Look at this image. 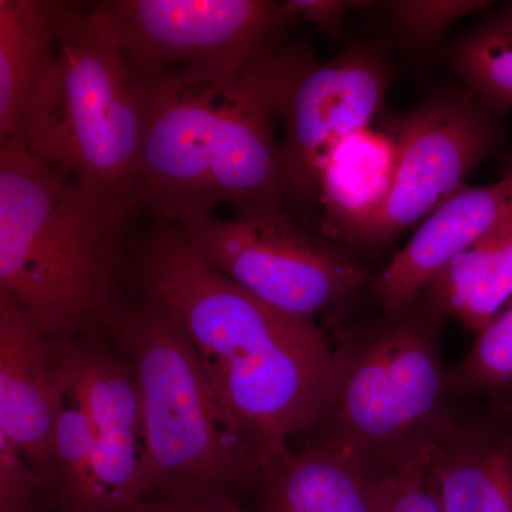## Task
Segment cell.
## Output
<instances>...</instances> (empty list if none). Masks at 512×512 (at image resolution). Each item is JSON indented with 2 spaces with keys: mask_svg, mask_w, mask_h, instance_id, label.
Instances as JSON below:
<instances>
[{
  "mask_svg": "<svg viewBox=\"0 0 512 512\" xmlns=\"http://www.w3.org/2000/svg\"><path fill=\"white\" fill-rule=\"evenodd\" d=\"M64 399L60 343L0 293V433L47 483L55 474L56 427Z\"/></svg>",
  "mask_w": 512,
  "mask_h": 512,
  "instance_id": "12",
  "label": "cell"
},
{
  "mask_svg": "<svg viewBox=\"0 0 512 512\" xmlns=\"http://www.w3.org/2000/svg\"><path fill=\"white\" fill-rule=\"evenodd\" d=\"M512 217V170L483 187L463 188L427 218L372 279L383 315L406 311L444 265L491 228Z\"/></svg>",
  "mask_w": 512,
  "mask_h": 512,
  "instance_id": "13",
  "label": "cell"
},
{
  "mask_svg": "<svg viewBox=\"0 0 512 512\" xmlns=\"http://www.w3.org/2000/svg\"><path fill=\"white\" fill-rule=\"evenodd\" d=\"M429 466L444 512H512L510 414L458 410L431 444Z\"/></svg>",
  "mask_w": 512,
  "mask_h": 512,
  "instance_id": "14",
  "label": "cell"
},
{
  "mask_svg": "<svg viewBox=\"0 0 512 512\" xmlns=\"http://www.w3.org/2000/svg\"><path fill=\"white\" fill-rule=\"evenodd\" d=\"M37 512H40V511H37Z\"/></svg>",
  "mask_w": 512,
  "mask_h": 512,
  "instance_id": "27",
  "label": "cell"
},
{
  "mask_svg": "<svg viewBox=\"0 0 512 512\" xmlns=\"http://www.w3.org/2000/svg\"><path fill=\"white\" fill-rule=\"evenodd\" d=\"M136 288L104 335L136 373L144 500L254 490L261 468L190 340L163 305Z\"/></svg>",
  "mask_w": 512,
  "mask_h": 512,
  "instance_id": "6",
  "label": "cell"
},
{
  "mask_svg": "<svg viewBox=\"0 0 512 512\" xmlns=\"http://www.w3.org/2000/svg\"><path fill=\"white\" fill-rule=\"evenodd\" d=\"M448 390L456 402L481 397L494 409H512V299L448 370Z\"/></svg>",
  "mask_w": 512,
  "mask_h": 512,
  "instance_id": "20",
  "label": "cell"
},
{
  "mask_svg": "<svg viewBox=\"0 0 512 512\" xmlns=\"http://www.w3.org/2000/svg\"><path fill=\"white\" fill-rule=\"evenodd\" d=\"M301 47L266 50L234 80L175 73L148 82L137 201L157 221L291 201L275 120Z\"/></svg>",
  "mask_w": 512,
  "mask_h": 512,
  "instance_id": "2",
  "label": "cell"
},
{
  "mask_svg": "<svg viewBox=\"0 0 512 512\" xmlns=\"http://www.w3.org/2000/svg\"><path fill=\"white\" fill-rule=\"evenodd\" d=\"M467 92L495 114L512 109V2L481 20L450 53Z\"/></svg>",
  "mask_w": 512,
  "mask_h": 512,
  "instance_id": "19",
  "label": "cell"
},
{
  "mask_svg": "<svg viewBox=\"0 0 512 512\" xmlns=\"http://www.w3.org/2000/svg\"><path fill=\"white\" fill-rule=\"evenodd\" d=\"M208 265L279 311L313 319L348 302L369 282L366 269L285 207L214 214L173 224Z\"/></svg>",
  "mask_w": 512,
  "mask_h": 512,
  "instance_id": "7",
  "label": "cell"
},
{
  "mask_svg": "<svg viewBox=\"0 0 512 512\" xmlns=\"http://www.w3.org/2000/svg\"><path fill=\"white\" fill-rule=\"evenodd\" d=\"M504 412H507L508 414H510V416H511V420H512V409H510V410H504Z\"/></svg>",
  "mask_w": 512,
  "mask_h": 512,
  "instance_id": "26",
  "label": "cell"
},
{
  "mask_svg": "<svg viewBox=\"0 0 512 512\" xmlns=\"http://www.w3.org/2000/svg\"><path fill=\"white\" fill-rule=\"evenodd\" d=\"M147 106L148 82L128 62L106 3L70 2L16 136L87 190L138 204Z\"/></svg>",
  "mask_w": 512,
  "mask_h": 512,
  "instance_id": "4",
  "label": "cell"
},
{
  "mask_svg": "<svg viewBox=\"0 0 512 512\" xmlns=\"http://www.w3.org/2000/svg\"><path fill=\"white\" fill-rule=\"evenodd\" d=\"M430 447L383 478L377 512H444L431 481Z\"/></svg>",
  "mask_w": 512,
  "mask_h": 512,
  "instance_id": "22",
  "label": "cell"
},
{
  "mask_svg": "<svg viewBox=\"0 0 512 512\" xmlns=\"http://www.w3.org/2000/svg\"><path fill=\"white\" fill-rule=\"evenodd\" d=\"M483 0H402L390 5V18L400 35L427 45L468 15L488 8Z\"/></svg>",
  "mask_w": 512,
  "mask_h": 512,
  "instance_id": "21",
  "label": "cell"
},
{
  "mask_svg": "<svg viewBox=\"0 0 512 512\" xmlns=\"http://www.w3.org/2000/svg\"><path fill=\"white\" fill-rule=\"evenodd\" d=\"M387 474L332 451L288 447L261 468L255 512H377Z\"/></svg>",
  "mask_w": 512,
  "mask_h": 512,
  "instance_id": "16",
  "label": "cell"
},
{
  "mask_svg": "<svg viewBox=\"0 0 512 512\" xmlns=\"http://www.w3.org/2000/svg\"><path fill=\"white\" fill-rule=\"evenodd\" d=\"M390 84L383 57L365 47L346 50L328 62H313L302 47L278 120L285 128L282 148L291 200H306L320 158L357 130L372 126Z\"/></svg>",
  "mask_w": 512,
  "mask_h": 512,
  "instance_id": "10",
  "label": "cell"
},
{
  "mask_svg": "<svg viewBox=\"0 0 512 512\" xmlns=\"http://www.w3.org/2000/svg\"><path fill=\"white\" fill-rule=\"evenodd\" d=\"M396 165V137L362 128L320 158L306 200L319 201L335 237L360 244L389 198Z\"/></svg>",
  "mask_w": 512,
  "mask_h": 512,
  "instance_id": "15",
  "label": "cell"
},
{
  "mask_svg": "<svg viewBox=\"0 0 512 512\" xmlns=\"http://www.w3.org/2000/svg\"><path fill=\"white\" fill-rule=\"evenodd\" d=\"M134 282L184 330L259 468L319 419L333 348L313 319L268 305L208 265L170 222L136 249Z\"/></svg>",
  "mask_w": 512,
  "mask_h": 512,
  "instance_id": "1",
  "label": "cell"
},
{
  "mask_svg": "<svg viewBox=\"0 0 512 512\" xmlns=\"http://www.w3.org/2000/svg\"><path fill=\"white\" fill-rule=\"evenodd\" d=\"M444 320L420 295L399 315L342 330L328 400L306 447L384 473L429 448L458 412L441 355Z\"/></svg>",
  "mask_w": 512,
  "mask_h": 512,
  "instance_id": "5",
  "label": "cell"
},
{
  "mask_svg": "<svg viewBox=\"0 0 512 512\" xmlns=\"http://www.w3.org/2000/svg\"><path fill=\"white\" fill-rule=\"evenodd\" d=\"M498 114L470 93H443L402 121L392 191L360 245L384 244L426 221L466 188L468 175L500 143Z\"/></svg>",
  "mask_w": 512,
  "mask_h": 512,
  "instance_id": "9",
  "label": "cell"
},
{
  "mask_svg": "<svg viewBox=\"0 0 512 512\" xmlns=\"http://www.w3.org/2000/svg\"><path fill=\"white\" fill-rule=\"evenodd\" d=\"M127 512H255L248 510L238 494L217 493L180 495V497L147 498Z\"/></svg>",
  "mask_w": 512,
  "mask_h": 512,
  "instance_id": "25",
  "label": "cell"
},
{
  "mask_svg": "<svg viewBox=\"0 0 512 512\" xmlns=\"http://www.w3.org/2000/svg\"><path fill=\"white\" fill-rule=\"evenodd\" d=\"M128 62L144 80L175 73L234 80L247 72L286 22L265 0H110Z\"/></svg>",
  "mask_w": 512,
  "mask_h": 512,
  "instance_id": "8",
  "label": "cell"
},
{
  "mask_svg": "<svg viewBox=\"0 0 512 512\" xmlns=\"http://www.w3.org/2000/svg\"><path fill=\"white\" fill-rule=\"evenodd\" d=\"M370 6L367 2H348V0H288L282 2L286 19H298L311 23L320 32L330 37H338L343 22L353 9Z\"/></svg>",
  "mask_w": 512,
  "mask_h": 512,
  "instance_id": "24",
  "label": "cell"
},
{
  "mask_svg": "<svg viewBox=\"0 0 512 512\" xmlns=\"http://www.w3.org/2000/svg\"><path fill=\"white\" fill-rule=\"evenodd\" d=\"M70 2L0 0V138L15 136Z\"/></svg>",
  "mask_w": 512,
  "mask_h": 512,
  "instance_id": "18",
  "label": "cell"
},
{
  "mask_svg": "<svg viewBox=\"0 0 512 512\" xmlns=\"http://www.w3.org/2000/svg\"><path fill=\"white\" fill-rule=\"evenodd\" d=\"M47 484L16 444L0 433V512L39 511L36 503Z\"/></svg>",
  "mask_w": 512,
  "mask_h": 512,
  "instance_id": "23",
  "label": "cell"
},
{
  "mask_svg": "<svg viewBox=\"0 0 512 512\" xmlns=\"http://www.w3.org/2000/svg\"><path fill=\"white\" fill-rule=\"evenodd\" d=\"M420 295L444 318L480 333L512 299V217L454 255Z\"/></svg>",
  "mask_w": 512,
  "mask_h": 512,
  "instance_id": "17",
  "label": "cell"
},
{
  "mask_svg": "<svg viewBox=\"0 0 512 512\" xmlns=\"http://www.w3.org/2000/svg\"><path fill=\"white\" fill-rule=\"evenodd\" d=\"M136 202L87 190L33 156L19 136L0 144V293L47 338L104 336L134 286Z\"/></svg>",
  "mask_w": 512,
  "mask_h": 512,
  "instance_id": "3",
  "label": "cell"
},
{
  "mask_svg": "<svg viewBox=\"0 0 512 512\" xmlns=\"http://www.w3.org/2000/svg\"><path fill=\"white\" fill-rule=\"evenodd\" d=\"M60 343V342H59ZM66 393L83 407L93 441L90 512H127L146 498L143 421L133 366L101 336L60 343Z\"/></svg>",
  "mask_w": 512,
  "mask_h": 512,
  "instance_id": "11",
  "label": "cell"
}]
</instances>
